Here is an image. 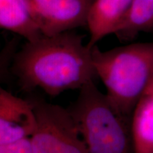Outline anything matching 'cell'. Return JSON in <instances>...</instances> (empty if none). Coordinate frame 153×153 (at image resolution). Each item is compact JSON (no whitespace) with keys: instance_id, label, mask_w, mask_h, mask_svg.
Instances as JSON below:
<instances>
[{"instance_id":"6da1fadb","label":"cell","mask_w":153,"mask_h":153,"mask_svg":"<svg viewBox=\"0 0 153 153\" xmlns=\"http://www.w3.org/2000/svg\"><path fill=\"white\" fill-rule=\"evenodd\" d=\"M14 71L25 89L51 96L79 90L97 77L91 48L71 30L27 41L15 57Z\"/></svg>"},{"instance_id":"7a4b0ae2","label":"cell","mask_w":153,"mask_h":153,"mask_svg":"<svg viewBox=\"0 0 153 153\" xmlns=\"http://www.w3.org/2000/svg\"><path fill=\"white\" fill-rule=\"evenodd\" d=\"M97 77L107 99L120 114L131 119L137 101L153 76V42L135 43L102 51L91 48Z\"/></svg>"},{"instance_id":"3957f363","label":"cell","mask_w":153,"mask_h":153,"mask_svg":"<svg viewBox=\"0 0 153 153\" xmlns=\"http://www.w3.org/2000/svg\"><path fill=\"white\" fill-rule=\"evenodd\" d=\"M70 109L88 153H134L131 119L120 114L90 82Z\"/></svg>"},{"instance_id":"277c9868","label":"cell","mask_w":153,"mask_h":153,"mask_svg":"<svg viewBox=\"0 0 153 153\" xmlns=\"http://www.w3.org/2000/svg\"><path fill=\"white\" fill-rule=\"evenodd\" d=\"M30 101L36 116L30 137L33 153H88L70 111L41 99Z\"/></svg>"},{"instance_id":"5b68a950","label":"cell","mask_w":153,"mask_h":153,"mask_svg":"<svg viewBox=\"0 0 153 153\" xmlns=\"http://www.w3.org/2000/svg\"><path fill=\"white\" fill-rule=\"evenodd\" d=\"M43 35L53 36L87 26L92 0H30Z\"/></svg>"},{"instance_id":"8992f818","label":"cell","mask_w":153,"mask_h":153,"mask_svg":"<svg viewBox=\"0 0 153 153\" xmlns=\"http://www.w3.org/2000/svg\"><path fill=\"white\" fill-rule=\"evenodd\" d=\"M36 126L30 100L16 97L0 86V146L30 138Z\"/></svg>"},{"instance_id":"52a82bcc","label":"cell","mask_w":153,"mask_h":153,"mask_svg":"<svg viewBox=\"0 0 153 153\" xmlns=\"http://www.w3.org/2000/svg\"><path fill=\"white\" fill-rule=\"evenodd\" d=\"M133 0H93L87 19L90 48L106 36L115 34L123 24Z\"/></svg>"},{"instance_id":"ba28073f","label":"cell","mask_w":153,"mask_h":153,"mask_svg":"<svg viewBox=\"0 0 153 153\" xmlns=\"http://www.w3.org/2000/svg\"><path fill=\"white\" fill-rule=\"evenodd\" d=\"M0 28L33 41L43 35L30 0H0Z\"/></svg>"},{"instance_id":"9c48e42d","label":"cell","mask_w":153,"mask_h":153,"mask_svg":"<svg viewBox=\"0 0 153 153\" xmlns=\"http://www.w3.org/2000/svg\"><path fill=\"white\" fill-rule=\"evenodd\" d=\"M131 127L134 153H153V76L134 108Z\"/></svg>"},{"instance_id":"30bf717a","label":"cell","mask_w":153,"mask_h":153,"mask_svg":"<svg viewBox=\"0 0 153 153\" xmlns=\"http://www.w3.org/2000/svg\"><path fill=\"white\" fill-rule=\"evenodd\" d=\"M153 30V0H133L128 14L115 33L120 41H131L141 32Z\"/></svg>"},{"instance_id":"8fae6325","label":"cell","mask_w":153,"mask_h":153,"mask_svg":"<svg viewBox=\"0 0 153 153\" xmlns=\"http://www.w3.org/2000/svg\"><path fill=\"white\" fill-rule=\"evenodd\" d=\"M0 153H33L30 138L0 146Z\"/></svg>"},{"instance_id":"7c38bea8","label":"cell","mask_w":153,"mask_h":153,"mask_svg":"<svg viewBox=\"0 0 153 153\" xmlns=\"http://www.w3.org/2000/svg\"><path fill=\"white\" fill-rule=\"evenodd\" d=\"M3 66H4V58L2 55L0 54V76H1V72H2Z\"/></svg>"},{"instance_id":"4fadbf2b","label":"cell","mask_w":153,"mask_h":153,"mask_svg":"<svg viewBox=\"0 0 153 153\" xmlns=\"http://www.w3.org/2000/svg\"><path fill=\"white\" fill-rule=\"evenodd\" d=\"M92 1H93V0H92Z\"/></svg>"}]
</instances>
